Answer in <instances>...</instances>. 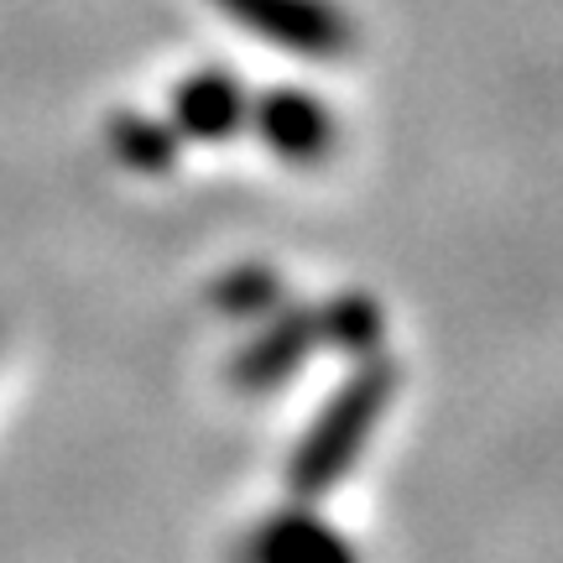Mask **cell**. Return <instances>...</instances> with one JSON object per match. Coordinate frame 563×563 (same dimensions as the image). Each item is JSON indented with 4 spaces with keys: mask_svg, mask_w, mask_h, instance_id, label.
<instances>
[{
    "mask_svg": "<svg viewBox=\"0 0 563 563\" xmlns=\"http://www.w3.org/2000/svg\"><path fill=\"white\" fill-rule=\"evenodd\" d=\"M282 302H287V282H282L277 266H266V262H241L209 282V308L220 319L256 323L272 308H282Z\"/></svg>",
    "mask_w": 563,
    "mask_h": 563,
    "instance_id": "9",
    "label": "cell"
},
{
    "mask_svg": "<svg viewBox=\"0 0 563 563\" xmlns=\"http://www.w3.org/2000/svg\"><path fill=\"white\" fill-rule=\"evenodd\" d=\"M173 131L183 141H230L245 131V115H251V95L245 84L230 74V68H194L188 79L173 84Z\"/></svg>",
    "mask_w": 563,
    "mask_h": 563,
    "instance_id": "6",
    "label": "cell"
},
{
    "mask_svg": "<svg viewBox=\"0 0 563 563\" xmlns=\"http://www.w3.org/2000/svg\"><path fill=\"white\" fill-rule=\"evenodd\" d=\"M214 11L235 21L241 32L272 42L292 58H344L361 32H355V16L344 11L340 0H209Z\"/></svg>",
    "mask_w": 563,
    "mask_h": 563,
    "instance_id": "2",
    "label": "cell"
},
{
    "mask_svg": "<svg viewBox=\"0 0 563 563\" xmlns=\"http://www.w3.org/2000/svg\"><path fill=\"white\" fill-rule=\"evenodd\" d=\"M110 152L131 173H173L183 157V136L173 131V121H157L146 110H121L110 115Z\"/></svg>",
    "mask_w": 563,
    "mask_h": 563,
    "instance_id": "8",
    "label": "cell"
},
{
    "mask_svg": "<svg viewBox=\"0 0 563 563\" xmlns=\"http://www.w3.org/2000/svg\"><path fill=\"white\" fill-rule=\"evenodd\" d=\"M402 391V365L391 355H371L355 361L350 376L334 386V397L308 418L298 449L287 460V490L292 501H323L329 490H340V481L355 470V460L365 454V443L376 433V422L386 418V407L397 402Z\"/></svg>",
    "mask_w": 563,
    "mask_h": 563,
    "instance_id": "1",
    "label": "cell"
},
{
    "mask_svg": "<svg viewBox=\"0 0 563 563\" xmlns=\"http://www.w3.org/2000/svg\"><path fill=\"white\" fill-rule=\"evenodd\" d=\"M313 323H319V344L340 350L350 365L386 350V308L361 287H340L334 298L313 302Z\"/></svg>",
    "mask_w": 563,
    "mask_h": 563,
    "instance_id": "7",
    "label": "cell"
},
{
    "mask_svg": "<svg viewBox=\"0 0 563 563\" xmlns=\"http://www.w3.org/2000/svg\"><path fill=\"white\" fill-rule=\"evenodd\" d=\"M235 563H365L361 548L329 527L308 501H292L282 511H266L262 522L241 538Z\"/></svg>",
    "mask_w": 563,
    "mask_h": 563,
    "instance_id": "5",
    "label": "cell"
},
{
    "mask_svg": "<svg viewBox=\"0 0 563 563\" xmlns=\"http://www.w3.org/2000/svg\"><path fill=\"white\" fill-rule=\"evenodd\" d=\"M319 350V323H313V302H282L266 319H256V334L230 355L224 382L235 386L241 397H262L277 391L298 376L308 355Z\"/></svg>",
    "mask_w": 563,
    "mask_h": 563,
    "instance_id": "3",
    "label": "cell"
},
{
    "mask_svg": "<svg viewBox=\"0 0 563 563\" xmlns=\"http://www.w3.org/2000/svg\"><path fill=\"white\" fill-rule=\"evenodd\" d=\"M245 125L262 136V146L272 157H282L287 167H323L340 146V121L334 110L313 95V89H298V84H277L251 100V115Z\"/></svg>",
    "mask_w": 563,
    "mask_h": 563,
    "instance_id": "4",
    "label": "cell"
}]
</instances>
